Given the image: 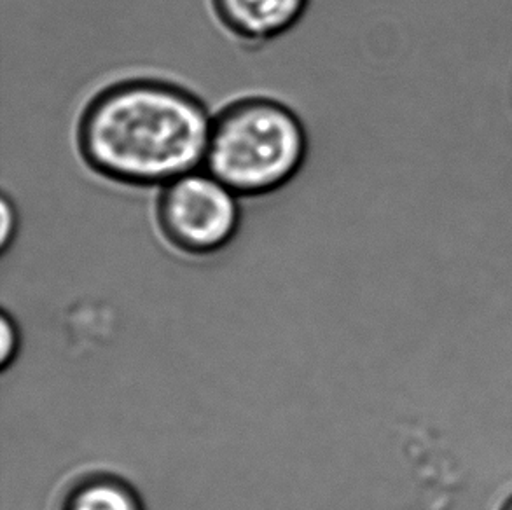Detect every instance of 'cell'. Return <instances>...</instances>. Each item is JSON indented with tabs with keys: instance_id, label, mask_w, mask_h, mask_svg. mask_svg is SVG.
I'll use <instances>...</instances> for the list:
<instances>
[{
	"instance_id": "6da1fadb",
	"label": "cell",
	"mask_w": 512,
	"mask_h": 510,
	"mask_svg": "<svg viewBox=\"0 0 512 510\" xmlns=\"http://www.w3.org/2000/svg\"><path fill=\"white\" fill-rule=\"evenodd\" d=\"M214 114L194 91L161 77L107 84L76 125L84 166L114 186L158 189L205 166Z\"/></svg>"
},
{
	"instance_id": "7a4b0ae2",
	"label": "cell",
	"mask_w": 512,
	"mask_h": 510,
	"mask_svg": "<svg viewBox=\"0 0 512 510\" xmlns=\"http://www.w3.org/2000/svg\"><path fill=\"white\" fill-rule=\"evenodd\" d=\"M310 140L298 112L277 98H236L215 112L205 170L242 200L264 198L305 168Z\"/></svg>"
},
{
	"instance_id": "3957f363",
	"label": "cell",
	"mask_w": 512,
	"mask_h": 510,
	"mask_svg": "<svg viewBox=\"0 0 512 510\" xmlns=\"http://www.w3.org/2000/svg\"><path fill=\"white\" fill-rule=\"evenodd\" d=\"M242 198L205 168L161 187L154 221L165 242L182 254H217L242 226Z\"/></svg>"
},
{
	"instance_id": "277c9868",
	"label": "cell",
	"mask_w": 512,
	"mask_h": 510,
	"mask_svg": "<svg viewBox=\"0 0 512 510\" xmlns=\"http://www.w3.org/2000/svg\"><path fill=\"white\" fill-rule=\"evenodd\" d=\"M215 21L247 48H263L289 34L312 0H208Z\"/></svg>"
},
{
	"instance_id": "5b68a950",
	"label": "cell",
	"mask_w": 512,
	"mask_h": 510,
	"mask_svg": "<svg viewBox=\"0 0 512 510\" xmlns=\"http://www.w3.org/2000/svg\"><path fill=\"white\" fill-rule=\"evenodd\" d=\"M63 510H142L137 493L111 476H95L77 484Z\"/></svg>"
},
{
	"instance_id": "8992f818",
	"label": "cell",
	"mask_w": 512,
	"mask_h": 510,
	"mask_svg": "<svg viewBox=\"0 0 512 510\" xmlns=\"http://www.w3.org/2000/svg\"><path fill=\"white\" fill-rule=\"evenodd\" d=\"M16 350H18V331L11 322V318L4 315L0 320V362H2V366H7L14 359Z\"/></svg>"
},
{
	"instance_id": "52a82bcc",
	"label": "cell",
	"mask_w": 512,
	"mask_h": 510,
	"mask_svg": "<svg viewBox=\"0 0 512 510\" xmlns=\"http://www.w3.org/2000/svg\"><path fill=\"white\" fill-rule=\"evenodd\" d=\"M2 215H4V222H2V249H7L9 243L13 242L14 235H16V226H18L16 208H14L13 201L7 198V194H4V198H2Z\"/></svg>"
},
{
	"instance_id": "ba28073f",
	"label": "cell",
	"mask_w": 512,
	"mask_h": 510,
	"mask_svg": "<svg viewBox=\"0 0 512 510\" xmlns=\"http://www.w3.org/2000/svg\"><path fill=\"white\" fill-rule=\"evenodd\" d=\"M502 510H512V498L509 500V502H507L506 505H504V509Z\"/></svg>"
}]
</instances>
